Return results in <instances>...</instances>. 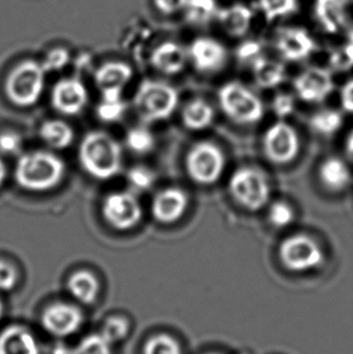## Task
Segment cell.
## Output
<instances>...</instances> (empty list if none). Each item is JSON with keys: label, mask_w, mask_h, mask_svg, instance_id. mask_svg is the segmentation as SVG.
Here are the masks:
<instances>
[{"label": "cell", "mask_w": 353, "mask_h": 354, "mask_svg": "<svg viewBox=\"0 0 353 354\" xmlns=\"http://www.w3.org/2000/svg\"><path fill=\"white\" fill-rule=\"evenodd\" d=\"M22 149L21 136L11 131L0 133V153L3 155H16Z\"/></svg>", "instance_id": "obj_40"}, {"label": "cell", "mask_w": 353, "mask_h": 354, "mask_svg": "<svg viewBox=\"0 0 353 354\" xmlns=\"http://www.w3.org/2000/svg\"><path fill=\"white\" fill-rule=\"evenodd\" d=\"M50 354H72V350H69L68 347L66 346L60 345L55 346L53 347V351H51V353Z\"/></svg>", "instance_id": "obj_46"}, {"label": "cell", "mask_w": 353, "mask_h": 354, "mask_svg": "<svg viewBox=\"0 0 353 354\" xmlns=\"http://www.w3.org/2000/svg\"><path fill=\"white\" fill-rule=\"evenodd\" d=\"M252 71L254 82L262 88H273L286 79V68L282 63L262 56L252 63Z\"/></svg>", "instance_id": "obj_24"}, {"label": "cell", "mask_w": 353, "mask_h": 354, "mask_svg": "<svg viewBox=\"0 0 353 354\" xmlns=\"http://www.w3.org/2000/svg\"><path fill=\"white\" fill-rule=\"evenodd\" d=\"M126 144L134 153L144 155L153 150L155 139L153 133L147 127L137 126L129 129L126 134Z\"/></svg>", "instance_id": "obj_30"}, {"label": "cell", "mask_w": 353, "mask_h": 354, "mask_svg": "<svg viewBox=\"0 0 353 354\" xmlns=\"http://www.w3.org/2000/svg\"><path fill=\"white\" fill-rule=\"evenodd\" d=\"M318 176L320 183L334 192H344L352 180L349 166L340 158H325L318 168Z\"/></svg>", "instance_id": "obj_22"}, {"label": "cell", "mask_w": 353, "mask_h": 354, "mask_svg": "<svg viewBox=\"0 0 353 354\" xmlns=\"http://www.w3.org/2000/svg\"><path fill=\"white\" fill-rule=\"evenodd\" d=\"M69 59H71V55L67 48H56L48 53V56L45 57L42 64L45 72H53V71L56 72L66 67L69 63Z\"/></svg>", "instance_id": "obj_38"}, {"label": "cell", "mask_w": 353, "mask_h": 354, "mask_svg": "<svg viewBox=\"0 0 353 354\" xmlns=\"http://www.w3.org/2000/svg\"><path fill=\"white\" fill-rule=\"evenodd\" d=\"M264 153L270 162L287 165L296 160L300 150V139L296 129L286 121H277L265 131Z\"/></svg>", "instance_id": "obj_9"}, {"label": "cell", "mask_w": 353, "mask_h": 354, "mask_svg": "<svg viewBox=\"0 0 353 354\" xmlns=\"http://www.w3.org/2000/svg\"><path fill=\"white\" fill-rule=\"evenodd\" d=\"M129 324L123 317H110L105 321L102 335L105 336L110 344H116L124 340L126 336L129 335Z\"/></svg>", "instance_id": "obj_35"}, {"label": "cell", "mask_w": 353, "mask_h": 354, "mask_svg": "<svg viewBox=\"0 0 353 354\" xmlns=\"http://www.w3.org/2000/svg\"><path fill=\"white\" fill-rule=\"evenodd\" d=\"M294 219H296L294 209L286 202H273L267 212V221L277 229H283L291 225Z\"/></svg>", "instance_id": "obj_34"}, {"label": "cell", "mask_w": 353, "mask_h": 354, "mask_svg": "<svg viewBox=\"0 0 353 354\" xmlns=\"http://www.w3.org/2000/svg\"><path fill=\"white\" fill-rule=\"evenodd\" d=\"M132 75L134 71L127 63L111 61L102 64L95 74L96 84L102 98H123L124 87Z\"/></svg>", "instance_id": "obj_15"}, {"label": "cell", "mask_w": 353, "mask_h": 354, "mask_svg": "<svg viewBox=\"0 0 353 354\" xmlns=\"http://www.w3.org/2000/svg\"><path fill=\"white\" fill-rule=\"evenodd\" d=\"M188 53L185 48L174 41H165L152 53L153 67L166 75H176L183 72L188 62Z\"/></svg>", "instance_id": "obj_18"}, {"label": "cell", "mask_w": 353, "mask_h": 354, "mask_svg": "<svg viewBox=\"0 0 353 354\" xmlns=\"http://www.w3.org/2000/svg\"><path fill=\"white\" fill-rule=\"evenodd\" d=\"M72 354H113L111 344L102 334H91L84 337Z\"/></svg>", "instance_id": "obj_32"}, {"label": "cell", "mask_w": 353, "mask_h": 354, "mask_svg": "<svg viewBox=\"0 0 353 354\" xmlns=\"http://www.w3.org/2000/svg\"><path fill=\"white\" fill-rule=\"evenodd\" d=\"M0 354H40L38 341L24 326H10L0 333Z\"/></svg>", "instance_id": "obj_19"}, {"label": "cell", "mask_w": 353, "mask_h": 354, "mask_svg": "<svg viewBox=\"0 0 353 354\" xmlns=\"http://www.w3.org/2000/svg\"><path fill=\"white\" fill-rule=\"evenodd\" d=\"M143 354H181V346L172 336L158 334L147 341Z\"/></svg>", "instance_id": "obj_33"}, {"label": "cell", "mask_w": 353, "mask_h": 354, "mask_svg": "<svg viewBox=\"0 0 353 354\" xmlns=\"http://www.w3.org/2000/svg\"><path fill=\"white\" fill-rule=\"evenodd\" d=\"M3 313H4V306H3V304L0 301V319H1V317H3Z\"/></svg>", "instance_id": "obj_48"}, {"label": "cell", "mask_w": 353, "mask_h": 354, "mask_svg": "<svg viewBox=\"0 0 353 354\" xmlns=\"http://www.w3.org/2000/svg\"><path fill=\"white\" fill-rule=\"evenodd\" d=\"M84 317L77 306L56 302L44 310L42 326L44 330L56 337H67L77 333L82 326Z\"/></svg>", "instance_id": "obj_11"}, {"label": "cell", "mask_w": 353, "mask_h": 354, "mask_svg": "<svg viewBox=\"0 0 353 354\" xmlns=\"http://www.w3.org/2000/svg\"><path fill=\"white\" fill-rule=\"evenodd\" d=\"M156 9L165 15H173L185 9L188 0H154Z\"/></svg>", "instance_id": "obj_43"}, {"label": "cell", "mask_w": 353, "mask_h": 354, "mask_svg": "<svg viewBox=\"0 0 353 354\" xmlns=\"http://www.w3.org/2000/svg\"><path fill=\"white\" fill-rule=\"evenodd\" d=\"M68 292L78 301L91 305L96 301L100 294V282L93 273L89 271H78L68 278Z\"/></svg>", "instance_id": "obj_23"}, {"label": "cell", "mask_w": 353, "mask_h": 354, "mask_svg": "<svg viewBox=\"0 0 353 354\" xmlns=\"http://www.w3.org/2000/svg\"><path fill=\"white\" fill-rule=\"evenodd\" d=\"M89 102L87 87L77 77H66L53 86L51 104L64 115H77L82 113Z\"/></svg>", "instance_id": "obj_12"}, {"label": "cell", "mask_w": 353, "mask_h": 354, "mask_svg": "<svg viewBox=\"0 0 353 354\" xmlns=\"http://www.w3.org/2000/svg\"><path fill=\"white\" fill-rule=\"evenodd\" d=\"M276 48L287 61L300 62L315 53L316 44L305 29L289 27L280 30Z\"/></svg>", "instance_id": "obj_16"}, {"label": "cell", "mask_w": 353, "mask_h": 354, "mask_svg": "<svg viewBox=\"0 0 353 354\" xmlns=\"http://www.w3.org/2000/svg\"><path fill=\"white\" fill-rule=\"evenodd\" d=\"M225 165L223 150L212 142H199L186 153V173L192 182L200 185L218 182L224 173Z\"/></svg>", "instance_id": "obj_7"}, {"label": "cell", "mask_w": 353, "mask_h": 354, "mask_svg": "<svg viewBox=\"0 0 353 354\" xmlns=\"http://www.w3.org/2000/svg\"><path fill=\"white\" fill-rule=\"evenodd\" d=\"M189 205L185 192L178 187H168L154 197L152 212L159 223L173 224L184 216Z\"/></svg>", "instance_id": "obj_17"}, {"label": "cell", "mask_w": 353, "mask_h": 354, "mask_svg": "<svg viewBox=\"0 0 353 354\" xmlns=\"http://www.w3.org/2000/svg\"><path fill=\"white\" fill-rule=\"evenodd\" d=\"M179 104L176 88L168 82L145 80L134 96V108L145 122L163 121L172 115Z\"/></svg>", "instance_id": "obj_3"}, {"label": "cell", "mask_w": 353, "mask_h": 354, "mask_svg": "<svg viewBox=\"0 0 353 354\" xmlns=\"http://www.w3.org/2000/svg\"><path fill=\"white\" fill-rule=\"evenodd\" d=\"M272 108L273 111L278 118L284 119L287 116L291 115L296 108V101L291 95L281 93L278 96L275 97V100L272 102Z\"/></svg>", "instance_id": "obj_41"}, {"label": "cell", "mask_w": 353, "mask_h": 354, "mask_svg": "<svg viewBox=\"0 0 353 354\" xmlns=\"http://www.w3.org/2000/svg\"><path fill=\"white\" fill-rule=\"evenodd\" d=\"M126 103L123 98H102L97 106V116L103 122H116L126 113Z\"/></svg>", "instance_id": "obj_31"}, {"label": "cell", "mask_w": 353, "mask_h": 354, "mask_svg": "<svg viewBox=\"0 0 353 354\" xmlns=\"http://www.w3.org/2000/svg\"><path fill=\"white\" fill-rule=\"evenodd\" d=\"M344 124V118L340 111L335 109H322L317 111L310 119L312 129L322 136L336 133Z\"/></svg>", "instance_id": "obj_28"}, {"label": "cell", "mask_w": 353, "mask_h": 354, "mask_svg": "<svg viewBox=\"0 0 353 354\" xmlns=\"http://www.w3.org/2000/svg\"><path fill=\"white\" fill-rule=\"evenodd\" d=\"M6 174H8V169L5 166V162L3 161V158H0V187L3 185V183L6 179Z\"/></svg>", "instance_id": "obj_47"}, {"label": "cell", "mask_w": 353, "mask_h": 354, "mask_svg": "<svg viewBox=\"0 0 353 354\" xmlns=\"http://www.w3.org/2000/svg\"><path fill=\"white\" fill-rule=\"evenodd\" d=\"M215 109L208 102L196 98L189 102L181 113L183 124L191 131H202L215 121Z\"/></svg>", "instance_id": "obj_25"}, {"label": "cell", "mask_w": 353, "mask_h": 354, "mask_svg": "<svg viewBox=\"0 0 353 354\" xmlns=\"http://www.w3.org/2000/svg\"><path fill=\"white\" fill-rule=\"evenodd\" d=\"M66 165L61 158L48 151H32L19 158L15 179L28 192H48L62 182Z\"/></svg>", "instance_id": "obj_2"}, {"label": "cell", "mask_w": 353, "mask_h": 354, "mask_svg": "<svg viewBox=\"0 0 353 354\" xmlns=\"http://www.w3.org/2000/svg\"><path fill=\"white\" fill-rule=\"evenodd\" d=\"M184 11L189 24L203 26L217 17L219 9L215 0H188Z\"/></svg>", "instance_id": "obj_27"}, {"label": "cell", "mask_w": 353, "mask_h": 354, "mask_svg": "<svg viewBox=\"0 0 353 354\" xmlns=\"http://www.w3.org/2000/svg\"><path fill=\"white\" fill-rule=\"evenodd\" d=\"M210 354H217V353H210Z\"/></svg>", "instance_id": "obj_49"}, {"label": "cell", "mask_w": 353, "mask_h": 354, "mask_svg": "<svg viewBox=\"0 0 353 354\" xmlns=\"http://www.w3.org/2000/svg\"><path fill=\"white\" fill-rule=\"evenodd\" d=\"M229 192L235 202L246 211H260L270 200L266 176L255 167L236 169L230 178Z\"/></svg>", "instance_id": "obj_6"}, {"label": "cell", "mask_w": 353, "mask_h": 354, "mask_svg": "<svg viewBox=\"0 0 353 354\" xmlns=\"http://www.w3.org/2000/svg\"><path fill=\"white\" fill-rule=\"evenodd\" d=\"M298 3V0H259V8L267 21H273L296 14Z\"/></svg>", "instance_id": "obj_29"}, {"label": "cell", "mask_w": 353, "mask_h": 354, "mask_svg": "<svg viewBox=\"0 0 353 354\" xmlns=\"http://www.w3.org/2000/svg\"><path fill=\"white\" fill-rule=\"evenodd\" d=\"M294 88L301 101L320 103L327 100L334 90V82L328 71L312 67L296 77Z\"/></svg>", "instance_id": "obj_13"}, {"label": "cell", "mask_w": 353, "mask_h": 354, "mask_svg": "<svg viewBox=\"0 0 353 354\" xmlns=\"http://www.w3.org/2000/svg\"><path fill=\"white\" fill-rule=\"evenodd\" d=\"M217 19L225 33L234 38H242L251 29L253 21V11L247 5L237 3L219 10Z\"/></svg>", "instance_id": "obj_20"}, {"label": "cell", "mask_w": 353, "mask_h": 354, "mask_svg": "<svg viewBox=\"0 0 353 354\" xmlns=\"http://www.w3.org/2000/svg\"><path fill=\"white\" fill-rule=\"evenodd\" d=\"M188 56L201 73H215L223 69L228 61V51L215 39L201 37L191 44Z\"/></svg>", "instance_id": "obj_14"}, {"label": "cell", "mask_w": 353, "mask_h": 354, "mask_svg": "<svg viewBox=\"0 0 353 354\" xmlns=\"http://www.w3.org/2000/svg\"><path fill=\"white\" fill-rule=\"evenodd\" d=\"M79 161L85 172L98 180H109L119 174L123 153L119 143L105 132H90L79 147Z\"/></svg>", "instance_id": "obj_1"}, {"label": "cell", "mask_w": 353, "mask_h": 354, "mask_svg": "<svg viewBox=\"0 0 353 354\" xmlns=\"http://www.w3.org/2000/svg\"><path fill=\"white\" fill-rule=\"evenodd\" d=\"M19 281V272L12 263L0 260V290H12Z\"/></svg>", "instance_id": "obj_39"}, {"label": "cell", "mask_w": 353, "mask_h": 354, "mask_svg": "<svg viewBox=\"0 0 353 354\" xmlns=\"http://www.w3.org/2000/svg\"><path fill=\"white\" fill-rule=\"evenodd\" d=\"M315 16L325 33H339L347 21L345 0H316Z\"/></svg>", "instance_id": "obj_21"}, {"label": "cell", "mask_w": 353, "mask_h": 354, "mask_svg": "<svg viewBox=\"0 0 353 354\" xmlns=\"http://www.w3.org/2000/svg\"><path fill=\"white\" fill-rule=\"evenodd\" d=\"M39 133L44 143L48 144V147L53 149L68 148L74 139L72 127L61 120L45 121L42 124Z\"/></svg>", "instance_id": "obj_26"}, {"label": "cell", "mask_w": 353, "mask_h": 354, "mask_svg": "<svg viewBox=\"0 0 353 354\" xmlns=\"http://www.w3.org/2000/svg\"><path fill=\"white\" fill-rule=\"evenodd\" d=\"M154 180L155 177L153 172L144 166H136L127 172V182L129 187L139 192H145L153 187Z\"/></svg>", "instance_id": "obj_37"}, {"label": "cell", "mask_w": 353, "mask_h": 354, "mask_svg": "<svg viewBox=\"0 0 353 354\" xmlns=\"http://www.w3.org/2000/svg\"><path fill=\"white\" fill-rule=\"evenodd\" d=\"M102 214L116 230H131L142 219V206L132 192H111L103 201Z\"/></svg>", "instance_id": "obj_10"}, {"label": "cell", "mask_w": 353, "mask_h": 354, "mask_svg": "<svg viewBox=\"0 0 353 354\" xmlns=\"http://www.w3.org/2000/svg\"><path fill=\"white\" fill-rule=\"evenodd\" d=\"M218 100L223 113L236 124H257L265 114L260 97L239 82H230L220 87Z\"/></svg>", "instance_id": "obj_5"}, {"label": "cell", "mask_w": 353, "mask_h": 354, "mask_svg": "<svg viewBox=\"0 0 353 354\" xmlns=\"http://www.w3.org/2000/svg\"><path fill=\"white\" fill-rule=\"evenodd\" d=\"M330 67L336 72H347L353 68V41L345 44L330 53Z\"/></svg>", "instance_id": "obj_36"}, {"label": "cell", "mask_w": 353, "mask_h": 354, "mask_svg": "<svg viewBox=\"0 0 353 354\" xmlns=\"http://www.w3.org/2000/svg\"><path fill=\"white\" fill-rule=\"evenodd\" d=\"M278 258L282 265L291 272H306L323 263L325 253L315 239L296 234L282 241Z\"/></svg>", "instance_id": "obj_8"}, {"label": "cell", "mask_w": 353, "mask_h": 354, "mask_svg": "<svg viewBox=\"0 0 353 354\" xmlns=\"http://www.w3.org/2000/svg\"><path fill=\"white\" fill-rule=\"evenodd\" d=\"M345 148H346V153L349 155V158L353 161V129L352 132L349 134V137L346 139V144H345Z\"/></svg>", "instance_id": "obj_45"}, {"label": "cell", "mask_w": 353, "mask_h": 354, "mask_svg": "<svg viewBox=\"0 0 353 354\" xmlns=\"http://www.w3.org/2000/svg\"><path fill=\"white\" fill-rule=\"evenodd\" d=\"M45 69L42 63L26 59L9 73L5 93L15 106H32L38 103L45 86Z\"/></svg>", "instance_id": "obj_4"}, {"label": "cell", "mask_w": 353, "mask_h": 354, "mask_svg": "<svg viewBox=\"0 0 353 354\" xmlns=\"http://www.w3.org/2000/svg\"><path fill=\"white\" fill-rule=\"evenodd\" d=\"M340 103L345 111L353 114V79L345 84L340 90Z\"/></svg>", "instance_id": "obj_44"}, {"label": "cell", "mask_w": 353, "mask_h": 354, "mask_svg": "<svg viewBox=\"0 0 353 354\" xmlns=\"http://www.w3.org/2000/svg\"><path fill=\"white\" fill-rule=\"evenodd\" d=\"M237 57L242 62L251 61L253 63L257 58L260 57V45L257 41H247L242 44L237 48Z\"/></svg>", "instance_id": "obj_42"}]
</instances>
